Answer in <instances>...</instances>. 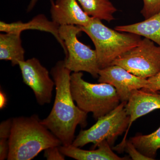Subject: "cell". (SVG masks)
<instances>
[{
	"instance_id": "obj_1",
	"label": "cell",
	"mask_w": 160,
	"mask_h": 160,
	"mask_svg": "<svg viewBox=\"0 0 160 160\" xmlns=\"http://www.w3.org/2000/svg\"><path fill=\"white\" fill-rule=\"evenodd\" d=\"M71 71L66 68L64 61H60L52 68L56 96L54 104L47 118L41 122L59 139L62 145H72L78 126L87 125L88 113L74 103L70 86Z\"/></svg>"
},
{
	"instance_id": "obj_2",
	"label": "cell",
	"mask_w": 160,
	"mask_h": 160,
	"mask_svg": "<svg viewBox=\"0 0 160 160\" xmlns=\"http://www.w3.org/2000/svg\"><path fill=\"white\" fill-rule=\"evenodd\" d=\"M8 160H31L47 148L62 143L37 115L12 118Z\"/></svg>"
},
{
	"instance_id": "obj_3",
	"label": "cell",
	"mask_w": 160,
	"mask_h": 160,
	"mask_svg": "<svg viewBox=\"0 0 160 160\" xmlns=\"http://www.w3.org/2000/svg\"><path fill=\"white\" fill-rule=\"evenodd\" d=\"M80 27L94 44L100 69L110 66L120 56L138 46L142 40L138 35L108 28L96 18L88 26Z\"/></svg>"
},
{
	"instance_id": "obj_4",
	"label": "cell",
	"mask_w": 160,
	"mask_h": 160,
	"mask_svg": "<svg viewBox=\"0 0 160 160\" xmlns=\"http://www.w3.org/2000/svg\"><path fill=\"white\" fill-rule=\"evenodd\" d=\"M82 72H73L70 76L72 94L77 105L95 119L109 113L121 103L116 89L110 84L89 83L83 79Z\"/></svg>"
},
{
	"instance_id": "obj_5",
	"label": "cell",
	"mask_w": 160,
	"mask_h": 160,
	"mask_svg": "<svg viewBox=\"0 0 160 160\" xmlns=\"http://www.w3.org/2000/svg\"><path fill=\"white\" fill-rule=\"evenodd\" d=\"M126 102H121L112 111L98 119L90 128L81 130L72 145L82 148L92 143V149H95L101 142L106 140L112 146L118 137L126 132L129 126V117L125 109Z\"/></svg>"
},
{
	"instance_id": "obj_6",
	"label": "cell",
	"mask_w": 160,
	"mask_h": 160,
	"mask_svg": "<svg viewBox=\"0 0 160 160\" xmlns=\"http://www.w3.org/2000/svg\"><path fill=\"white\" fill-rule=\"evenodd\" d=\"M59 32L67 52L64 60L66 68L71 72H86L93 78L98 77L100 69L96 52L78 39V35L82 32L80 26H60Z\"/></svg>"
},
{
	"instance_id": "obj_7",
	"label": "cell",
	"mask_w": 160,
	"mask_h": 160,
	"mask_svg": "<svg viewBox=\"0 0 160 160\" xmlns=\"http://www.w3.org/2000/svg\"><path fill=\"white\" fill-rule=\"evenodd\" d=\"M112 65L122 67L130 73L143 78L153 76L160 70V47L147 38L120 56Z\"/></svg>"
},
{
	"instance_id": "obj_8",
	"label": "cell",
	"mask_w": 160,
	"mask_h": 160,
	"mask_svg": "<svg viewBox=\"0 0 160 160\" xmlns=\"http://www.w3.org/2000/svg\"><path fill=\"white\" fill-rule=\"evenodd\" d=\"M18 66L23 82L34 92L39 105L44 106L51 102L55 83L46 67L35 58L20 62Z\"/></svg>"
},
{
	"instance_id": "obj_9",
	"label": "cell",
	"mask_w": 160,
	"mask_h": 160,
	"mask_svg": "<svg viewBox=\"0 0 160 160\" xmlns=\"http://www.w3.org/2000/svg\"><path fill=\"white\" fill-rule=\"evenodd\" d=\"M98 82L113 86L121 102H128L132 92L146 89L149 84L147 79L138 77L121 66L113 65L100 69Z\"/></svg>"
},
{
	"instance_id": "obj_10",
	"label": "cell",
	"mask_w": 160,
	"mask_h": 160,
	"mask_svg": "<svg viewBox=\"0 0 160 160\" xmlns=\"http://www.w3.org/2000/svg\"><path fill=\"white\" fill-rule=\"evenodd\" d=\"M125 109L129 117V123L122 141L113 147L114 150L118 153L124 152L126 137L133 122L153 110L160 109V92L147 91L142 89L135 90L126 102Z\"/></svg>"
},
{
	"instance_id": "obj_11",
	"label": "cell",
	"mask_w": 160,
	"mask_h": 160,
	"mask_svg": "<svg viewBox=\"0 0 160 160\" xmlns=\"http://www.w3.org/2000/svg\"><path fill=\"white\" fill-rule=\"evenodd\" d=\"M50 2L52 19L60 26H86L93 19L84 11L77 0H51Z\"/></svg>"
},
{
	"instance_id": "obj_12",
	"label": "cell",
	"mask_w": 160,
	"mask_h": 160,
	"mask_svg": "<svg viewBox=\"0 0 160 160\" xmlns=\"http://www.w3.org/2000/svg\"><path fill=\"white\" fill-rule=\"evenodd\" d=\"M59 27L58 25L52 21H49L45 15L42 14L37 16L27 23H23L22 22L11 23L0 22V31L2 32H19L21 33L24 30L34 29L51 33L62 47L66 56L67 50L64 41L60 37L59 32Z\"/></svg>"
},
{
	"instance_id": "obj_13",
	"label": "cell",
	"mask_w": 160,
	"mask_h": 160,
	"mask_svg": "<svg viewBox=\"0 0 160 160\" xmlns=\"http://www.w3.org/2000/svg\"><path fill=\"white\" fill-rule=\"evenodd\" d=\"M97 149L87 150L76 147L73 145L59 146L60 152L65 156L77 160H126L128 157H120L112 150L111 146L106 140L98 145Z\"/></svg>"
},
{
	"instance_id": "obj_14",
	"label": "cell",
	"mask_w": 160,
	"mask_h": 160,
	"mask_svg": "<svg viewBox=\"0 0 160 160\" xmlns=\"http://www.w3.org/2000/svg\"><path fill=\"white\" fill-rule=\"evenodd\" d=\"M21 34L12 32L0 34V60L11 61L12 66H18L19 62L25 61Z\"/></svg>"
},
{
	"instance_id": "obj_15",
	"label": "cell",
	"mask_w": 160,
	"mask_h": 160,
	"mask_svg": "<svg viewBox=\"0 0 160 160\" xmlns=\"http://www.w3.org/2000/svg\"><path fill=\"white\" fill-rule=\"evenodd\" d=\"M115 29L144 37L153 41L160 47V12L143 22L117 26Z\"/></svg>"
},
{
	"instance_id": "obj_16",
	"label": "cell",
	"mask_w": 160,
	"mask_h": 160,
	"mask_svg": "<svg viewBox=\"0 0 160 160\" xmlns=\"http://www.w3.org/2000/svg\"><path fill=\"white\" fill-rule=\"evenodd\" d=\"M87 14L92 17L110 22L117 11L110 0H77Z\"/></svg>"
},
{
	"instance_id": "obj_17",
	"label": "cell",
	"mask_w": 160,
	"mask_h": 160,
	"mask_svg": "<svg viewBox=\"0 0 160 160\" xmlns=\"http://www.w3.org/2000/svg\"><path fill=\"white\" fill-rule=\"evenodd\" d=\"M129 140L141 153L155 160L158 150L160 149V127L150 134L137 135Z\"/></svg>"
},
{
	"instance_id": "obj_18",
	"label": "cell",
	"mask_w": 160,
	"mask_h": 160,
	"mask_svg": "<svg viewBox=\"0 0 160 160\" xmlns=\"http://www.w3.org/2000/svg\"><path fill=\"white\" fill-rule=\"evenodd\" d=\"M144 6L141 13L145 19L160 12V0H143Z\"/></svg>"
},
{
	"instance_id": "obj_19",
	"label": "cell",
	"mask_w": 160,
	"mask_h": 160,
	"mask_svg": "<svg viewBox=\"0 0 160 160\" xmlns=\"http://www.w3.org/2000/svg\"><path fill=\"white\" fill-rule=\"evenodd\" d=\"M124 151H126L129 155L132 160H153L151 158L147 157L141 153L135 147L133 144L130 141L127 140Z\"/></svg>"
},
{
	"instance_id": "obj_20",
	"label": "cell",
	"mask_w": 160,
	"mask_h": 160,
	"mask_svg": "<svg viewBox=\"0 0 160 160\" xmlns=\"http://www.w3.org/2000/svg\"><path fill=\"white\" fill-rule=\"evenodd\" d=\"M44 157L48 160H65V156L60 152L59 146L49 147L44 150Z\"/></svg>"
},
{
	"instance_id": "obj_21",
	"label": "cell",
	"mask_w": 160,
	"mask_h": 160,
	"mask_svg": "<svg viewBox=\"0 0 160 160\" xmlns=\"http://www.w3.org/2000/svg\"><path fill=\"white\" fill-rule=\"evenodd\" d=\"M12 118L3 121L0 124V139H9L12 128Z\"/></svg>"
},
{
	"instance_id": "obj_22",
	"label": "cell",
	"mask_w": 160,
	"mask_h": 160,
	"mask_svg": "<svg viewBox=\"0 0 160 160\" xmlns=\"http://www.w3.org/2000/svg\"><path fill=\"white\" fill-rule=\"evenodd\" d=\"M149 84L146 89H142L150 92L160 90V70L156 74L147 79Z\"/></svg>"
},
{
	"instance_id": "obj_23",
	"label": "cell",
	"mask_w": 160,
	"mask_h": 160,
	"mask_svg": "<svg viewBox=\"0 0 160 160\" xmlns=\"http://www.w3.org/2000/svg\"><path fill=\"white\" fill-rule=\"evenodd\" d=\"M9 149V139H0V160L7 159Z\"/></svg>"
},
{
	"instance_id": "obj_24",
	"label": "cell",
	"mask_w": 160,
	"mask_h": 160,
	"mask_svg": "<svg viewBox=\"0 0 160 160\" xmlns=\"http://www.w3.org/2000/svg\"><path fill=\"white\" fill-rule=\"evenodd\" d=\"M7 99L6 94L2 90L0 91V109H4L7 105Z\"/></svg>"
},
{
	"instance_id": "obj_25",
	"label": "cell",
	"mask_w": 160,
	"mask_h": 160,
	"mask_svg": "<svg viewBox=\"0 0 160 160\" xmlns=\"http://www.w3.org/2000/svg\"><path fill=\"white\" fill-rule=\"evenodd\" d=\"M38 1V0H31L30 2L29 3V6H28L27 11L29 12L31 11L32 9H33L34 6H35L37 2Z\"/></svg>"
}]
</instances>
